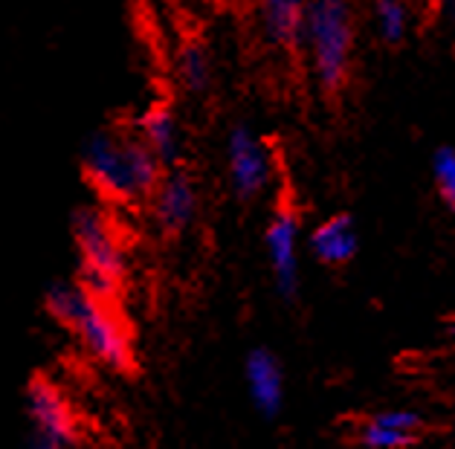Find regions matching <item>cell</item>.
Returning <instances> with one entry per match:
<instances>
[{"label": "cell", "instance_id": "obj_11", "mask_svg": "<svg viewBox=\"0 0 455 449\" xmlns=\"http://www.w3.org/2000/svg\"><path fill=\"white\" fill-rule=\"evenodd\" d=\"M307 250L325 267H346L360 253V232L348 212L331 215L307 235Z\"/></svg>", "mask_w": 455, "mask_h": 449}, {"label": "cell", "instance_id": "obj_13", "mask_svg": "<svg viewBox=\"0 0 455 449\" xmlns=\"http://www.w3.org/2000/svg\"><path fill=\"white\" fill-rule=\"evenodd\" d=\"M174 73L186 93H192V96L209 93L215 82V64H212V52H209L206 44L197 38L183 41L174 59Z\"/></svg>", "mask_w": 455, "mask_h": 449}, {"label": "cell", "instance_id": "obj_14", "mask_svg": "<svg viewBox=\"0 0 455 449\" xmlns=\"http://www.w3.org/2000/svg\"><path fill=\"white\" fill-rule=\"evenodd\" d=\"M377 36L388 47H401L409 36V4L406 0H371Z\"/></svg>", "mask_w": 455, "mask_h": 449}, {"label": "cell", "instance_id": "obj_5", "mask_svg": "<svg viewBox=\"0 0 455 449\" xmlns=\"http://www.w3.org/2000/svg\"><path fill=\"white\" fill-rule=\"evenodd\" d=\"M227 174L232 195L243 204L261 197L273 183V154L250 125H232L227 133Z\"/></svg>", "mask_w": 455, "mask_h": 449}, {"label": "cell", "instance_id": "obj_9", "mask_svg": "<svg viewBox=\"0 0 455 449\" xmlns=\"http://www.w3.org/2000/svg\"><path fill=\"white\" fill-rule=\"evenodd\" d=\"M243 383L255 412L264 418H279L284 409V368L270 348H252L243 359Z\"/></svg>", "mask_w": 455, "mask_h": 449}, {"label": "cell", "instance_id": "obj_19", "mask_svg": "<svg viewBox=\"0 0 455 449\" xmlns=\"http://www.w3.org/2000/svg\"><path fill=\"white\" fill-rule=\"evenodd\" d=\"M447 333H450V336H455V325H450V328H447Z\"/></svg>", "mask_w": 455, "mask_h": 449}, {"label": "cell", "instance_id": "obj_7", "mask_svg": "<svg viewBox=\"0 0 455 449\" xmlns=\"http://www.w3.org/2000/svg\"><path fill=\"white\" fill-rule=\"evenodd\" d=\"M27 414L36 426V435L52 437L64 446L79 444L82 426L79 414L73 409V400L47 374H36L27 383Z\"/></svg>", "mask_w": 455, "mask_h": 449}, {"label": "cell", "instance_id": "obj_12", "mask_svg": "<svg viewBox=\"0 0 455 449\" xmlns=\"http://www.w3.org/2000/svg\"><path fill=\"white\" fill-rule=\"evenodd\" d=\"M305 6L307 0H261V32L270 47L282 52L302 50Z\"/></svg>", "mask_w": 455, "mask_h": 449}, {"label": "cell", "instance_id": "obj_16", "mask_svg": "<svg viewBox=\"0 0 455 449\" xmlns=\"http://www.w3.org/2000/svg\"><path fill=\"white\" fill-rule=\"evenodd\" d=\"M432 183L441 197V204L455 212V145H438L432 151Z\"/></svg>", "mask_w": 455, "mask_h": 449}, {"label": "cell", "instance_id": "obj_18", "mask_svg": "<svg viewBox=\"0 0 455 449\" xmlns=\"http://www.w3.org/2000/svg\"><path fill=\"white\" fill-rule=\"evenodd\" d=\"M29 449H70L59 441H52V437H44V435H32L29 437Z\"/></svg>", "mask_w": 455, "mask_h": 449}, {"label": "cell", "instance_id": "obj_1", "mask_svg": "<svg viewBox=\"0 0 455 449\" xmlns=\"http://www.w3.org/2000/svg\"><path fill=\"white\" fill-rule=\"evenodd\" d=\"M44 310L55 325L70 331L99 365L119 374L134 372V336L116 313L114 301L96 299L73 278V282H52L44 290Z\"/></svg>", "mask_w": 455, "mask_h": 449}, {"label": "cell", "instance_id": "obj_3", "mask_svg": "<svg viewBox=\"0 0 455 449\" xmlns=\"http://www.w3.org/2000/svg\"><path fill=\"white\" fill-rule=\"evenodd\" d=\"M357 24L351 0H307L302 50L316 87L325 96L342 93L348 84Z\"/></svg>", "mask_w": 455, "mask_h": 449}, {"label": "cell", "instance_id": "obj_8", "mask_svg": "<svg viewBox=\"0 0 455 449\" xmlns=\"http://www.w3.org/2000/svg\"><path fill=\"white\" fill-rule=\"evenodd\" d=\"M154 223L165 235H180L197 218V186L183 168H169L163 174L157 192L151 195Z\"/></svg>", "mask_w": 455, "mask_h": 449}, {"label": "cell", "instance_id": "obj_17", "mask_svg": "<svg viewBox=\"0 0 455 449\" xmlns=\"http://www.w3.org/2000/svg\"><path fill=\"white\" fill-rule=\"evenodd\" d=\"M371 421H377L380 426H388V429L412 432V435H420V426H424V418L412 409H383V412L371 414Z\"/></svg>", "mask_w": 455, "mask_h": 449}, {"label": "cell", "instance_id": "obj_4", "mask_svg": "<svg viewBox=\"0 0 455 449\" xmlns=\"http://www.w3.org/2000/svg\"><path fill=\"white\" fill-rule=\"evenodd\" d=\"M70 229H73L76 253H79L76 282L96 299L114 301L116 305L122 282H125L128 273V255L114 220L108 218V212L102 206L87 204L73 212Z\"/></svg>", "mask_w": 455, "mask_h": 449}, {"label": "cell", "instance_id": "obj_15", "mask_svg": "<svg viewBox=\"0 0 455 449\" xmlns=\"http://www.w3.org/2000/svg\"><path fill=\"white\" fill-rule=\"evenodd\" d=\"M415 444H418V435L388 429V426H380L371 418L360 423V429H357L360 449H412Z\"/></svg>", "mask_w": 455, "mask_h": 449}, {"label": "cell", "instance_id": "obj_2", "mask_svg": "<svg viewBox=\"0 0 455 449\" xmlns=\"http://www.w3.org/2000/svg\"><path fill=\"white\" fill-rule=\"evenodd\" d=\"M82 172L93 192L108 204L151 200L169 172L131 128H102L82 148Z\"/></svg>", "mask_w": 455, "mask_h": 449}, {"label": "cell", "instance_id": "obj_10", "mask_svg": "<svg viewBox=\"0 0 455 449\" xmlns=\"http://www.w3.org/2000/svg\"><path fill=\"white\" fill-rule=\"evenodd\" d=\"M134 131H137V137L157 154V160L165 168H177V163H180V156H183V128L172 105H165V102L148 105L134 122Z\"/></svg>", "mask_w": 455, "mask_h": 449}, {"label": "cell", "instance_id": "obj_6", "mask_svg": "<svg viewBox=\"0 0 455 449\" xmlns=\"http://www.w3.org/2000/svg\"><path fill=\"white\" fill-rule=\"evenodd\" d=\"M299 235L302 220L291 204H279L270 215L267 232H264V250H267L270 273L275 282V293L284 301H293L302 285V267H299Z\"/></svg>", "mask_w": 455, "mask_h": 449}]
</instances>
